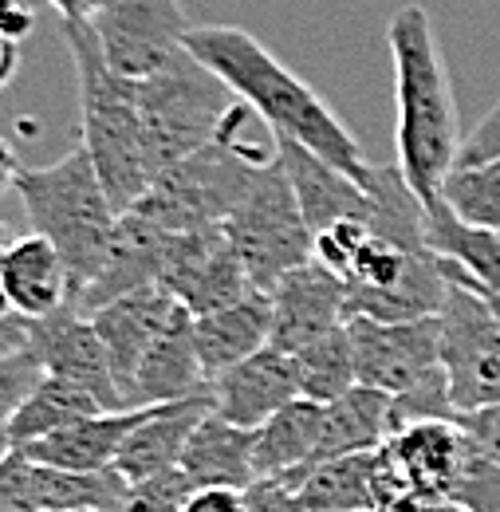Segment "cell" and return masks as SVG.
<instances>
[{
    "label": "cell",
    "instance_id": "83f0119b",
    "mask_svg": "<svg viewBox=\"0 0 500 512\" xmlns=\"http://www.w3.org/2000/svg\"><path fill=\"white\" fill-rule=\"evenodd\" d=\"M323 414H327L323 402L296 398L256 430V473H260V481L312 465L319 438H323Z\"/></svg>",
    "mask_w": 500,
    "mask_h": 512
},
{
    "label": "cell",
    "instance_id": "f1b7e54d",
    "mask_svg": "<svg viewBox=\"0 0 500 512\" xmlns=\"http://www.w3.org/2000/svg\"><path fill=\"white\" fill-rule=\"evenodd\" d=\"M296 363V379H300V394L312 402H335L343 394H351L359 386V371H355V343H351V327H335L327 335H319L304 351L292 355Z\"/></svg>",
    "mask_w": 500,
    "mask_h": 512
},
{
    "label": "cell",
    "instance_id": "e0dca14e",
    "mask_svg": "<svg viewBox=\"0 0 500 512\" xmlns=\"http://www.w3.org/2000/svg\"><path fill=\"white\" fill-rule=\"evenodd\" d=\"M296 398H304L300 379H296V363L280 347H264L241 367L213 379V410L225 422L245 426V430H260L272 414H280Z\"/></svg>",
    "mask_w": 500,
    "mask_h": 512
},
{
    "label": "cell",
    "instance_id": "1f68e13d",
    "mask_svg": "<svg viewBox=\"0 0 500 512\" xmlns=\"http://www.w3.org/2000/svg\"><path fill=\"white\" fill-rule=\"evenodd\" d=\"M189 493H193L189 477L182 469H174V473H162V477H154V481L134 485L123 512H182Z\"/></svg>",
    "mask_w": 500,
    "mask_h": 512
},
{
    "label": "cell",
    "instance_id": "7c38bea8",
    "mask_svg": "<svg viewBox=\"0 0 500 512\" xmlns=\"http://www.w3.org/2000/svg\"><path fill=\"white\" fill-rule=\"evenodd\" d=\"M107 64L126 79H146L186 52L182 0H111L91 20Z\"/></svg>",
    "mask_w": 500,
    "mask_h": 512
},
{
    "label": "cell",
    "instance_id": "277c9868",
    "mask_svg": "<svg viewBox=\"0 0 500 512\" xmlns=\"http://www.w3.org/2000/svg\"><path fill=\"white\" fill-rule=\"evenodd\" d=\"M63 40L79 75V115H83V150L91 154L115 209L126 213L154 186L138 79H126L107 64L91 24L63 20Z\"/></svg>",
    "mask_w": 500,
    "mask_h": 512
},
{
    "label": "cell",
    "instance_id": "52a82bcc",
    "mask_svg": "<svg viewBox=\"0 0 500 512\" xmlns=\"http://www.w3.org/2000/svg\"><path fill=\"white\" fill-rule=\"evenodd\" d=\"M260 166H268V162H256L249 154H241L237 146L217 138L205 150L189 154L186 162H178L174 170H166L142 193V201L134 209L142 217H150L154 225H162L166 233L221 225L249 193Z\"/></svg>",
    "mask_w": 500,
    "mask_h": 512
},
{
    "label": "cell",
    "instance_id": "ab89813d",
    "mask_svg": "<svg viewBox=\"0 0 500 512\" xmlns=\"http://www.w3.org/2000/svg\"><path fill=\"white\" fill-rule=\"evenodd\" d=\"M489 119H497V123H500V103L493 107V111H489Z\"/></svg>",
    "mask_w": 500,
    "mask_h": 512
},
{
    "label": "cell",
    "instance_id": "8fae6325",
    "mask_svg": "<svg viewBox=\"0 0 500 512\" xmlns=\"http://www.w3.org/2000/svg\"><path fill=\"white\" fill-rule=\"evenodd\" d=\"M130 481L119 469H56L8 449L0 465V512H123Z\"/></svg>",
    "mask_w": 500,
    "mask_h": 512
},
{
    "label": "cell",
    "instance_id": "9a60e30c",
    "mask_svg": "<svg viewBox=\"0 0 500 512\" xmlns=\"http://www.w3.org/2000/svg\"><path fill=\"white\" fill-rule=\"evenodd\" d=\"M166 245H170V233L162 225H154L150 217H142L138 209H126L119 213V225L111 233V245L103 256V268L99 276L71 300L83 316L123 300L130 292H142V288H158L162 280V264H166Z\"/></svg>",
    "mask_w": 500,
    "mask_h": 512
},
{
    "label": "cell",
    "instance_id": "7402d4cb",
    "mask_svg": "<svg viewBox=\"0 0 500 512\" xmlns=\"http://www.w3.org/2000/svg\"><path fill=\"white\" fill-rule=\"evenodd\" d=\"M150 406L138 410H107V414H91L79 418L71 426H63L60 434L32 442L20 453L40 461V465H56V469H79V473H95V469H115L126 438L134 434V426L146 418Z\"/></svg>",
    "mask_w": 500,
    "mask_h": 512
},
{
    "label": "cell",
    "instance_id": "60d3db41",
    "mask_svg": "<svg viewBox=\"0 0 500 512\" xmlns=\"http://www.w3.org/2000/svg\"><path fill=\"white\" fill-rule=\"evenodd\" d=\"M87 512H95V509H87Z\"/></svg>",
    "mask_w": 500,
    "mask_h": 512
},
{
    "label": "cell",
    "instance_id": "f546056e",
    "mask_svg": "<svg viewBox=\"0 0 500 512\" xmlns=\"http://www.w3.org/2000/svg\"><path fill=\"white\" fill-rule=\"evenodd\" d=\"M441 201L469 225L500 233V158L477 166H453L441 186Z\"/></svg>",
    "mask_w": 500,
    "mask_h": 512
},
{
    "label": "cell",
    "instance_id": "8992f818",
    "mask_svg": "<svg viewBox=\"0 0 500 512\" xmlns=\"http://www.w3.org/2000/svg\"><path fill=\"white\" fill-rule=\"evenodd\" d=\"M225 233L260 292H272L288 272L315 260V233L280 162V150L276 162L260 166L252 178L249 193L225 221Z\"/></svg>",
    "mask_w": 500,
    "mask_h": 512
},
{
    "label": "cell",
    "instance_id": "5bb4252c",
    "mask_svg": "<svg viewBox=\"0 0 500 512\" xmlns=\"http://www.w3.org/2000/svg\"><path fill=\"white\" fill-rule=\"evenodd\" d=\"M272 308H276V331H272V347H280L284 355L304 351L319 335L347 327L351 320V288L339 272H331L327 264H304L296 272H288L272 292Z\"/></svg>",
    "mask_w": 500,
    "mask_h": 512
},
{
    "label": "cell",
    "instance_id": "ac0fdd59",
    "mask_svg": "<svg viewBox=\"0 0 500 512\" xmlns=\"http://www.w3.org/2000/svg\"><path fill=\"white\" fill-rule=\"evenodd\" d=\"M213 383L201 367L197 351V316L178 304L170 327L146 355L138 379L130 386V406H166V402H186V398H209Z\"/></svg>",
    "mask_w": 500,
    "mask_h": 512
},
{
    "label": "cell",
    "instance_id": "3957f363",
    "mask_svg": "<svg viewBox=\"0 0 500 512\" xmlns=\"http://www.w3.org/2000/svg\"><path fill=\"white\" fill-rule=\"evenodd\" d=\"M8 186L24 201L32 233L60 249L71 272V300L99 276L119 209L103 186L91 154L75 146L52 166H20L8 154Z\"/></svg>",
    "mask_w": 500,
    "mask_h": 512
},
{
    "label": "cell",
    "instance_id": "ba28073f",
    "mask_svg": "<svg viewBox=\"0 0 500 512\" xmlns=\"http://www.w3.org/2000/svg\"><path fill=\"white\" fill-rule=\"evenodd\" d=\"M449 276V272H445ZM453 292L441 308V371L461 418L500 406V316L485 292L449 276Z\"/></svg>",
    "mask_w": 500,
    "mask_h": 512
},
{
    "label": "cell",
    "instance_id": "44dd1931",
    "mask_svg": "<svg viewBox=\"0 0 500 512\" xmlns=\"http://www.w3.org/2000/svg\"><path fill=\"white\" fill-rule=\"evenodd\" d=\"M272 331H276V308H272V296L260 288H252L245 300L221 312L197 316V351L209 383L241 367L252 355H260L264 347H272Z\"/></svg>",
    "mask_w": 500,
    "mask_h": 512
},
{
    "label": "cell",
    "instance_id": "6da1fadb",
    "mask_svg": "<svg viewBox=\"0 0 500 512\" xmlns=\"http://www.w3.org/2000/svg\"><path fill=\"white\" fill-rule=\"evenodd\" d=\"M186 52L197 56L213 75H221L233 87V95L241 103H249L252 111L276 130V138H292V142L308 146L323 162H331L335 170H343L359 182L371 178L375 166L363 158L355 134L343 127L339 115L292 67L280 64L252 32L229 28V24L189 28Z\"/></svg>",
    "mask_w": 500,
    "mask_h": 512
},
{
    "label": "cell",
    "instance_id": "d6a6232c",
    "mask_svg": "<svg viewBox=\"0 0 500 512\" xmlns=\"http://www.w3.org/2000/svg\"><path fill=\"white\" fill-rule=\"evenodd\" d=\"M245 497H249V512H308L304 505H300L296 489H288L280 477H264V481H256Z\"/></svg>",
    "mask_w": 500,
    "mask_h": 512
},
{
    "label": "cell",
    "instance_id": "30bf717a",
    "mask_svg": "<svg viewBox=\"0 0 500 512\" xmlns=\"http://www.w3.org/2000/svg\"><path fill=\"white\" fill-rule=\"evenodd\" d=\"M158 288H166L193 316H209L245 300L256 284L221 221L189 233H170Z\"/></svg>",
    "mask_w": 500,
    "mask_h": 512
},
{
    "label": "cell",
    "instance_id": "2e32d148",
    "mask_svg": "<svg viewBox=\"0 0 500 512\" xmlns=\"http://www.w3.org/2000/svg\"><path fill=\"white\" fill-rule=\"evenodd\" d=\"M174 312H178V300L166 288H142V292H130L123 300L91 312L99 339L107 343V355H111V367H115L123 398H130V386L138 379L146 355L154 351V343L162 339V331L170 327Z\"/></svg>",
    "mask_w": 500,
    "mask_h": 512
},
{
    "label": "cell",
    "instance_id": "484cf974",
    "mask_svg": "<svg viewBox=\"0 0 500 512\" xmlns=\"http://www.w3.org/2000/svg\"><path fill=\"white\" fill-rule=\"evenodd\" d=\"M91 414H107V406L87 386L44 375L40 386L4 418V446L24 449L32 442H44V438L60 434L63 426H71L79 418H91Z\"/></svg>",
    "mask_w": 500,
    "mask_h": 512
},
{
    "label": "cell",
    "instance_id": "74e56055",
    "mask_svg": "<svg viewBox=\"0 0 500 512\" xmlns=\"http://www.w3.org/2000/svg\"><path fill=\"white\" fill-rule=\"evenodd\" d=\"M382 512H465V509L453 505V501H434V497H402V501H394L390 509Z\"/></svg>",
    "mask_w": 500,
    "mask_h": 512
},
{
    "label": "cell",
    "instance_id": "4fadbf2b",
    "mask_svg": "<svg viewBox=\"0 0 500 512\" xmlns=\"http://www.w3.org/2000/svg\"><path fill=\"white\" fill-rule=\"evenodd\" d=\"M28 351L36 355L44 375L87 386L107 410H130L115 379L107 343L99 339L91 316H83L75 304H67L44 320H28Z\"/></svg>",
    "mask_w": 500,
    "mask_h": 512
},
{
    "label": "cell",
    "instance_id": "4dcf8cb0",
    "mask_svg": "<svg viewBox=\"0 0 500 512\" xmlns=\"http://www.w3.org/2000/svg\"><path fill=\"white\" fill-rule=\"evenodd\" d=\"M449 501L461 505L465 512H500V461L469 446V457L457 473Z\"/></svg>",
    "mask_w": 500,
    "mask_h": 512
},
{
    "label": "cell",
    "instance_id": "9c48e42d",
    "mask_svg": "<svg viewBox=\"0 0 500 512\" xmlns=\"http://www.w3.org/2000/svg\"><path fill=\"white\" fill-rule=\"evenodd\" d=\"M359 386H375L398 398L441 375V320H371L351 316Z\"/></svg>",
    "mask_w": 500,
    "mask_h": 512
},
{
    "label": "cell",
    "instance_id": "cb8c5ba5",
    "mask_svg": "<svg viewBox=\"0 0 500 512\" xmlns=\"http://www.w3.org/2000/svg\"><path fill=\"white\" fill-rule=\"evenodd\" d=\"M375 453H347L319 465L284 473L280 481L296 489L308 512H375Z\"/></svg>",
    "mask_w": 500,
    "mask_h": 512
},
{
    "label": "cell",
    "instance_id": "f35d334b",
    "mask_svg": "<svg viewBox=\"0 0 500 512\" xmlns=\"http://www.w3.org/2000/svg\"><path fill=\"white\" fill-rule=\"evenodd\" d=\"M8 8H24V12H28V8H32V0H8Z\"/></svg>",
    "mask_w": 500,
    "mask_h": 512
},
{
    "label": "cell",
    "instance_id": "836d02e7",
    "mask_svg": "<svg viewBox=\"0 0 500 512\" xmlns=\"http://www.w3.org/2000/svg\"><path fill=\"white\" fill-rule=\"evenodd\" d=\"M249 489H193L182 512H249Z\"/></svg>",
    "mask_w": 500,
    "mask_h": 512
},
{
    "label": "cell",
    "instance_id": "d6986e66",
    "mask_svg": "<svg viewBox=\"0 0 500 512\" xmlns=\"http://www.w3.org/2000/svg\"><path fill=\"white\" fill-rule=\"evenodd\" d=\"M213 414V394L209 398H186V402H166V406H150L146 418L134 426V434L126 438L123 453L115 461V469L123 473L130 485L154 481L162 473L182 469L189 438L197 434V426Z\"/></svg>",
    "mask_w": 500,
    "mask_h": 512
},
{
    "label": "cell",
    "instance_id": "d590c367",
    "mask_svg": "<svg viewBox=\"0 0 500 512\" xmlns=\"http://www.w3.org/2000/svg\"><path fill=\"white\" fill-rule=\"evenodd\" d=\"M500 158V123L497 119H485L481 127L465 138V150L457 158V166H477V162H489Z\"/></svg>",
    "mask_w": 500,
    "mask_h": 512
},
{
    "label": "cell",
    "instance_id": "d4e9b609",
    "mask_svg": "<svg viewBox=\"0 0 500 512\" xmlns=\"http://www.w3.org/2000/svg\"><path fill=\"white\" fill-rule=\"evenodd\" d=\"M394 434V398L375 386H355L351 394L327 402L323 414V438L315 449V461L347 457V453H371L382 449Z\"/></svg>",
    "mask_w": 500,
    "mask_h": 512
},
{
    "label": "cell",
    "instance_id": "7a4b0ae2",
    "mask_svg": "<svg viewBox=\"0 0 500 512\" xmlns=\"http://www.w3.org/2000/svg\"><path fill=\"white\" fill-rule=\"evenodd\" d=\"M394 56V103H398V170L426 209L441 201V186L453 174L465 134L457 123V99L449 83L445 52L438 44L434 20L422 4L394 12L390 28Z\"/></svg>",
    "mask_w": 500,
    "mask_h": 512
},
{
    "label": "cell",
    "instance_id": "e575fe53",
    "mask_svg": "<svg viewBox=\"0 0 500 512\" xmlns=\"http://www.w3.org/2000/svg\"><path fill=\"white\" fill-rule=\"evenodd\" d=\"M461 426H465V434L473 438V446L481 449V453H489L493 461H500V406H489V410H481V414L461 418Z\"/></svg>",
    "mask_w": 500,
    "mask_h": 512
},
{
    "label": "cell",
    "instance_id": "603a6c76",
    "mask_svg": "<svg viewBox=\"0 0 500 512\" xmlns=\"http://www.w3.org/2000/svg\"><path fill=\"white\" fill-rule=\"evenodd\" d=\"M182 473L193 489H252L256 473V430L225 422L217 410L189 438Z\"/></svg>",
    "mask_w": 500,
    "mask_h": 512
},
{
    "label": "cell",
    "instance_id": "4316f807",
    "mask_svg": "<svg viewBox=\"0 0 500 512\" xmlns=\"http://www.w3.org/2000/svg\"><path fill=\"white\" fill-rule=\"evenodd\" d=\"M426 241L430 249L477 288L500 296V233L461 221L445 201L426 209Z\"/></svg>",
    "mask_w": 500,
    "mask_h": 512
},
{
    "label": "cell",
    "instance_id": "8d00e7d4",
    "mask_svg": "<svg viewBox=\"0 0 500 512\" xmlns=\"http://www.w3.org/2000/svg\"><path fill=\"white\" fill-rule=\"evenodd\" d=\"M56 12H60V24L63 20H79V24H91L111 0H48Z\"/></svg>",
    "mask_w": 500,
    "mask_h": 512
},
{
    "label": "cell",
    "instance_id": "5b68a950",
    "mask_svg": "<svg viewBox=\"0 0 500 512\" xmlns=\"http://www.w3.org/2000/svg\"><path fill=\"white\" fill-rule=\"evenodd\" d=\"M138 103H142L150 170L158 182L166 170L186 162L189 154L217 142V130L225 127L229 111L241 99L221 75H213L197 56L182 52L162 71L138 79Z\"/></svg>",
    "mask_w": 500,
    "mask_h": 512
},
{
    "label": "cell",
    "instance_id": "ffe728a7",
    "mask_svg": "<svg viewBox=\"0 0 500 512\" xmlns=\"http://www.w3.org/2000/svg\"><path fill=\"white\" fill-rule=\"evenodd\" d=\"M0 292L4 308L28 320H44L71 304V272L60 249L40 233L16 237L0 256Z\"/></svg>",
    "mask_w": 500,
    "mask_h": 512
}]
</instances>
